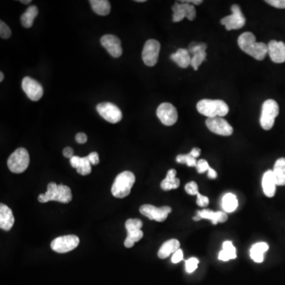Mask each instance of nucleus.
Here are the masks:
<instances>
[{
	"instance_id": "21",
	"label": "nucleus",
	"mask_w": 285,
	"mask_h": 285,
	"mask_svg": "<svg viewBox=\"0 0 285 285\" xmlns=\"http://www.w3.org/2000/svg\"><path fill=\"white\" fill-rule=\"evenodd\" d=\"M197 216L202 219H207L212 221L213 224H217L218 223L226 222L228 218L227 214L224 212H213L211 210L204 209L202 211H198Z\"/></svg>"
},
{
	"instance_id": "8",
	"label": "nucleus",
	"mask_w": 285,
	"mask_h": 285,
	"mask_svg": "<svg viewBox=\"0 0 285 285\" xmlns=\"http://www.w3.org/2000/svg\"><path fill=\"white\" fill-rule=\"evenodd\" d=\"M232 15H228L221 19V24L224 25L227 30H239L244 27L245 19L239 5L231 6Z\"/></svg>"
},
{
	"instance_id": "46",
	"label": "nucleus",
	"mask_w": 285,
	"mask_h": 285,
	"mask_svg": "<svg viewBox=\"0 0 285 285\" xmlns=\"http://www.w3.org/2000/svg\"><path fill=\"white\" fill-rule=\"evenodd\" d=\"M208 171V177L210 179H216L217 178V173L212 168L210 167Z\"/></svg>"
},
{
	"instance_id": "24",
	"label": "nucleus",
	"mask_w": 285,
	"mask_h": 285,
	"mask_svg": "<svg viewBox=\"0 0 285 285\" xmlns=\"http://www.w3.org/2000/svg\"><path fill=\"white\" fill-rule=\"evenodd\" d=\"M273 173L277 185H285V158H281L276 161Z\"/></svg>"
},
{
	"instance_id": "18",
	"label": "nucleus",
	"mask_w": 285,
	"mask_h": 285,
	"mask_svg": "<svg viewBox=\"0 0 285 285\" xmlns=\"http://www.w3.org/2000/svg\"><path fill=\"white\" fill-rule=\"evenodd\" d=\"M15 224V217L12 210L3 204H0V227L2 230L9 231Z\"/></svg>"
},
{
	"instance_id": "25",
	"label": "nucleus",
	"mask_w": 285,
	"mask_h": 285,
	"mask_svg": "<svg viewBox=\"0 0 285 285\" xmlns=\"http://www.w3.org/2000/svg\"><path fill=\"white\" fill-rule=\"evenodd\" d=\"M177 171L174 169L169 170L164 180L162 181L161 188L165 191L178 189L180 180L176 178Z\"/></svg>"
},
{
	"instance_id": "3",
	"label": "nucleus",
	"mask_w": 285,
	"mask_h": 285,
	"mask_svg": "<svg viewBox=\"0 0 285 285\" xmlns=\"http://www.w3.org/2000/svg\"><path fill=\"white\" fill-rule=\"evenodd\" d=\"M197 111L207 118H223L228 113L229 107L222 100L203 99L197 105Z\"/></svg>"
},
{
	"instance_id": "35",
	"label": "nucleus",
	"mask_w": 285,
	"mask_h": 285,
	"mask_svg": "<svg viewBox=\"0 0 285 285\" xmlns=\"http://www.w3.org/2000/svg\"><path fill=\"white\" fill-rule=\"evenodd\" d=\"M142 222L139 219H129L125 223V228L127 231L141 230Z\"/></svg>"
},
{
	"instance_id": "20",
	"label": "nucleus",
	"mask_w": 285,
	"mask_h": 285,
	"mask_svg": "<svg viewBox=\"0 0 285 285\" xmlns=\"http://www.w3.org/2000/svg\"><path fill=\"white\" fill-rule=\"evenodd\" d=\"M277 183L275 180L273 170H268L265 173L262 178V188L265 196L268 197H274L276 193Z\"/></svg>"
},
{
	"instance_id": "32",
	"label": "nucleus",
	"mask_w": 285,
	"mask_h": 285,
	"mask_svg": "<svg viewBox=\"0 0 285 285\" xmlns=\"http://www.w3.org/2000/svg\"><path fill=\"white\" fill-rule=\"evenodd\" d=\"M206 57H207L206 52H201V53H197L193 55V57L191 60V66L193 67V69L197 71L198 67L201 66L204 61H205Z\"/></svg>"
},
{
	"instance_id": "47",
	"label": "nucleus",
	"mask_w": 285,
	"mask_h": 285,
	"mask_svg": "<svg viewBox=\"0 0 285 285\" xmlns=\"http://www.w3.org/2000/svg\"><path fill=\"white\" fill-rule=\"evenodd\" d=\"M189 155H192L193 158L199 157V155H201V149L199 148H193L192 151H190Z\"/></svg>"
},
{
	"instance_id": "7",
	"label": "nucleus",
	"mask_w": 285,
	"mask_h": 285,
	"mask_svg": "<svg viewBox=\"0 0 285 285\" xmlns=\"http://www.w3.org/2000/svg\"><path fill=\"white\" fill-rule=\"evenodd\" d=\"M80 242V239L76 235H64L55 239L51 243V248L57 253L65 254L77 248Z\"/></svg>"
},
{
	"instance_id": "11",
	"label": "nucleus",
	"mask_w": 285,
	"mask_h": 285,
	"mask_svg": "<svg viewBox=\"0 0 285 285\" xmlns=\"http://www.w3.org/2000/svg\"><path fill=\"white\" fill-rule=\"evenodd\" d=\"M172 209L169 206H163L161 208H156L151 204H143L140 208V212L142 215L151 220L157 222H163L167 218L168 215Z\"/></svg>"
},
{
	"instance_id": "45",
	"label": "nucleus",
	"mask_w": 285,
	"mask_h": 285,
	"mask_svg": "<svg viewBox=\"0 0 285 285\" xmlns=\"http://www.w3.org/2000/svg\"><path fill=\"white\" fill-rule=\"evenodd\" d=\"M63 155L64 157L71 160V158L74 156L73 149L70 147H65V148L63 149Z\"/></svg>"
},
{
	"instance_id": "36",
	"label": "nucleus",
	"mask_w": 285,
	"mask_h": 285,
	"mask_svg": "<svg viewBox=\"0 0 285 285\" xmlns=\"http://www.w3.org/2000/svg\"><path fill=\"white\" fill-rule=\"evenodd\" d=\"M198 264H199V260L197 258H189V260L185 262V268H186L187 273H193L197 269Z\"/></svg>"
},
{
	"instance_id": "22",
	"label": "nucleus",
	"mask_w": 285,
	"mask_h": 285,
	"mask_svg": "<svg viewBox=\"0 0 285 285\" xmlns=\"http://www.w3.org/2000/svg\"><path fill=\"white\" fill-rule=\"evenodd\" d=\"M180 248V243L177 239H170L164 243L158 252V257L160 259H165L171 254H174Z\"/></svg>"
},
{
	"instance_id": "34",
	"label": "nucleus",
	"mask_w": 285,
	"mask_h": 285,
	"mask_svg": "<svg viewBox=\"0 0 285 285\" xmlns=\"http://www.w3.org/2000/svg\"><path fill=\"white\" fill-rule=\"evenodd\" d=\"M206 49H207V44L203 42H192L188 48L189 53L193 55L201 53V52H206Z\"/></svg>"
},
{
	"instance_id": "33",
	"label": "nucleus",
	"mask_w": 285,
	"mask_h": 285,
	"mask_svg": "<svg viewBox=\"0 0 285 285\" xmlns=\"http://www.w3.org/2000/svg\"><path fill=\"white\" fill-rule=\"evenodd\" d=\"M177 162L178 163L186 164L187 166L193 167V166H197V161L195 158H193L192 155L189 154L187 155H179L177 156Z\"/></svg>"
},
{
	"instance_id": "48",
	"label": "nucleus",
	"mask_w": 285,
	"mask_h": 285,
	"mask_svg": "<svg viewBox=\"0 0 285 285\" xmlns=\"http://www.w3.org/2000/svg\"><path fill=\"white\" fill-rule=\"evenodd\" d=\"M181 2H185V3H193V4L195 5H200L202 4L203 1L202 0H182Z\"/></svg>"
},
{
	"instance_id": "29",
	"label": "nucleus",
	"mask_w": 285,
	"mask_h": 285,
	"mask_svg": "<svg viewBox=\"0 0 285 285\" xmlns=\"http://www.w3.org/2000/svg\"><path fill=\"white\" fill-rule=\"evenodd\" d=\"M38 9L36 6H30L21 16V25L25 28L31 27L34 19L38 16Z\"/></svg>"
},
{
	"instance_id": "4",
	"label": "nucleus",
	"mask_w": 285,
	"mask_h": 285,
	"mask_svg": "<svg viewBox=\"0 0 285 285\" xmlns=\"http://www.w3.org/2000/svg\"><path fill=\"white\" fill-rule=\"evenodd\" d=\"M136 178L131 171H124L116 177L112 185L111 192L113 197L117 198H124L130 193Z\"/></svg>"
},
{
	"instance_id": "26",
	"label": "nucleus",
	"mask_w": 285,
	"mask_h": 285,
	"mask_svg": "<svg viewBox=\"0 0 285 285\" xmlns=\"http://www.w3.org/2000/svg\"><path fill=\"white\" fill-rule=\"evenodd\" d=\"M268 249V244L265 243L254 244L250 249V257L257 263H262L264 261V254Z\"/></svg>"
},
{
	"instance_id": "30",
	"label": "nucleus",
	"mask_w": 285,
	"mask_h": 285,
	"mask_svg": "<svg viewBox=\"0 0 285 285\" xmlns=\"http://www.w3.org/2000/svg\"><path fill=\"white\" fill-rule=\"evenodd\" d=\"M238 200L232 193H226L223 197L222 206L225 212H233L238 208Z\"/></svg>"
},
{
	"instance_id": "37",
	"label": "nucleus",
	"mask_w": 285,
	"mask_h": 285,
	"mask_svg": "<svg viewBox=\"0 0 285 285\" xmlns=\"http://www.w3.org/2000/svg\"><path fill=\"white\" fill-rule=\"evenodd\" d=\"M0 37L2 39H8L11 38V30L8 25L5 23L4 21H0Z\"/></svg>"
},
{
	"instance_id": "42",
	"label": "nucleus",
	"mask_w": 285,
	"mask_h": 285,
	"mask_svg": "<svg viewBox=\"0 0 285 285\" xmlns=\"http://www.w3.org/2000/svg\"><path fill=\"white\" fill-rule=\"evenodd\" d=\"M87 158H88L89 161H90L91 165H94V166L98 165V164L99 163V161H100V160H99V154L95 152H95H91V153L89 154Z\"/></svg>"
},
{
	"instance_id": "44",
	"label": "nucleus",
	"mask_w": 285,
	"mask_h": 285,
	"mask_svg": "<svg viewBox=\"0 0 285 285\" xmlns=\"http://www.w3.org/2000/svg\"><path fill=\"white\" fill-rule=\"evenodd\" d=\"M76 141L79 143H85L87 141V136L83 132H79L76 134Z\"/></svg>"
},
{
	"instance_id": "49",
	"label": "nucleus",
	"mask_w": 285,
	"mask_h": 285,
	"mask_svg": "<svg viewBox=\"0 0 285 285\" xmlns=\"http://www.w3.org/2000/svg\"><path fill=\"white\" fill-rule=\"evenodd\" d=\"M4 79V76H3V73L2 72H0V82H2V80Z\"/></svg>"
},
{
	"instance_id": "6",
	"label": "nucleus",
	"mask_w": 285,
	"mask_h": 285,
	"mask_svg": "<svg viewBox=\"0 0 285 285\" xmlns=\"http://www.w3.org/2000/svg\"><path fill=\"white\" fill-rule=\"evenodd\" d=\"M279 114V105L273 99H268L262 105L260 124L265 130H270L274 125L275 119Z\"/></svg>"
},
{
	"instance_id": "27",
	"label": "nucleus",
	"mask_w": 285,
	"mask_h": 285,
	"mask_svg": "<svg viewBox=\"0 0 285 285\" xmlns=\"http://www.w3.org/2000/svg\"><path fill=\"white\" fill-rule=\"evenodd\" d=\"M93 11L101 16L109 15L111 10L110 2L108 0H90Z\"/></svg>"
},
{
	"instance_id": "17",
	"label": "nucleus",
	"mask_w": 285,
	"mask_h": 285,
	"mask_svg": "<svg viewBox=\"0 0 285 285\" xmlns=\"http://www.w3.org/2000/svg\"><path fill=\"white\" fill-rule=\"evenodd\" d=\"M268 54L274 63L285 62V44L282 41H271L268 44Z\"/></svg>"
},
{
	"instance_id": "13",
	"label": "nucleus",
	"mask_w": 285,
	"mask_h": 285,
	"mask_svg": "<svg viewBox=\"0 0 285 285\" xmlns=\"http://www.w3.org/2000/svg\"><path fill=\"white\" fill-rule=\"evenodd\" d=\"M21 88L32 101H39L44 94L41 84L30 77L24 78L21 82Z\"/></svg>"
},
{
	"instance_id": "43",
	"label": "nucleus",
	"mask_w": 285,
	"mask_h": 285,
	"mask_svg": "<svg viewBox=\"0 0 285 285\" xmlns=\"http://www.w3.org/2000/svg\"><path fill=\"white\" fill-rule=\"evenodd\" d=\"M183 259V252L182 249H178L176 253H174L172 257V262L174 264L180 262Z\"/></svg>"
},
{
	"instance_id": "39",
	"label": "nucleus",
	"mask_w": 285,
	"mask_h": 285,
	"mask_svg": "<svg viewBox=\"0 0 285 285\" xmlns=\"http://www.w3.org/2000/svg\"><path fill=\"white\" fill-rule=\"evenodd\" d=\"M197 172L199 174H203V173L206 172L207 170H208L210 166L208 165V162L204 160H201L197 162Z\"/></svg>"
},
{
	"instance_id": "15",
	"label": "nucleus",
	"mask_w": 285,
	"mask_h": 285,
	"mask_svg": "<svg viewBox=\"0 0 285 285\" xmlns=\"http://www.w3.org/2000/svg\"><path fill=\"white\" fill-rule=\"evenodd\" d=\"M172 11L174 12V15H173L174 22L181 21L184 18H187L190 21H193L195 19L196 15H197L194 6L189 3H185V2H182V3L176 2L172 6Z\"/></svg>"
},
{
	"instance_id": "28",
	"label": "nucleus",
	"mask_w": 285,
	"mask_h": 285,
	"mask_svg": "<svg viewBox=\"0 0 285 285\" xmlns=\"http://www.w3.org/2000/svg\"><path fill=\"white\" fill-rule=\"evenodd\" d=\"M236 258V249L232 243L226 241L223 244V249L219 254V259L223 262H227L231 259Z\"/></svg>"
},
{
	"instance_id": "40",
	"label": "nucleus",
	"mask_w": 285,
	"mask_h": 285,
	"mask_svg": "<svg viewBox=\"0 0 285 285\" xmlns=\"http://www.w3.org/2000/svg\"><path fill=\"white\" fill-rule=\"evenodd\" d=\"M197 196V204L200 207H206V206L208 205L209 200H208V197L202 195L201 193H198Z\"/></svg>"
},
{
	"instance_id": "1",
	"label": "nucleus",
	"mask_w": 285,
	"mask_h": 285,
	"mask_svg": "<svg viewBox=\"0 0 285 285\" xmlns=\"http://www.w3.org/2000/svg\"><path fill=\"white\" fill-rule=\"evenodd\" d=\"M238 44L244 53L258 61L264 60L268 54V45L263 42L256 41L255 36L250 32L241 34L238 39Z\"/></svg>"
},
{
	"instance_id": "16",
	"label": "nucleus",
	"mask_w": 285,
	"mask_h": 285,
	"mask_svg": "<svg viewBox=\"0 0 285 285\" xmlns=\"http://www.w3.org/2000/svg\"><path fill=\"white\" fill-rule=\"evenodd\" d=\"M101 44L110 56L118 58L122 54V42L119 38L112 34H106L101 38Z\"/></svg>"
},
{
	"instance_id": "2",
	"label": "nucleus",
	"mask_w": 285,
	"mask_h": 285,
	"mask_svg": "<svg viewBox=\"0 0 285 285\" xmlns=\"http://www.w3.org/2000/svg\"><path fill=\"white\" fill-rule=\"evenodd\" d=\"M71 200L72 193L69 187L63 184H57L54 183H49L47 186L46 193L38 197V201L41 203H47L53 201L67 204L71 202Z\"/></svg>"
},
{
	"instance_id": "41",
	"label": "nucleus",
	"mask_w": 285,
	"mask_h": 285,
	"mask_svg": "<svg viewBox=\"0 0 285 285\" xmlns=\"http://www.w3.org/2000/svg\"><path fill=\"white\" fill-rule=\"evenodd\" d=\"M265 2L276 8L285 9V0H267Z\"/></svg>"
},
{
	"instance_id": "12",
	"label": "nucleus",
	"mask_w": 285,
	"mask_h": 285,
	"mask_svg": "<svg viewBox=\"0 0 285 285\" xmlns=\"http://www.w3.org/2000/svg\"><path fill=\"white\" fill-rule=\"evenodd\" d=\"M156 113L160 122L164 125H173L178 121V115L177 109L170 103H162L161 105L158 107Z\"/></svg>"
},
{
	"instance_id": "19",
	"label": "nucleus",
	"mask_w": 285,
	"mask_h": 285,
	"mask_svg": "<svg viewBox=\"0 0 285 285\" xmlns=\"http://www.w3.org/2000/svg\"><path fill=\"white\" fill-rule=\"evenodd\" d=\"M70 163L71 166L76 168L77 172L81 175H87L91 172V163L89 161L88 158L79 157V156H73L70 160Z\"/></svg>"
},
{
	"instance_id": "10",
	"label": "nucleus",
	"mask_w": 285,
	"mask_h": 285,
	"mask_svg": "<svg viewBox=\"0 0 285 285\" xmlns=\"http://www.w3.org/2000/svg\"><path fill=\"white\" fill-rule=\"evenodd\" d=\"M97 111L103 119L112 124H116L122 119L121 109L113 103L102 102L97 105Z\"/></svg>"
},
{
	"instance_id": "51",
	"label": "nucleus",
	"mask_w": 285,
	"mask_h": 285,
	"mask_svg": "<svg viewBox=\"0 0 285 285\" xmlns=\"http://www.w3.org/2000/svg\"><path fill=\"white\" fill-rule=\"evenodd\" d=\"M21 2H22V3H24V4H29V3H30V2H31V1H30V0H29V1H21Z\"/></svg>"
},
{
	"instance_id": "50",
	"label": "nucleus",
	"mask_w": 285,
	"mask_h": 285,
	"mask_svg": "<svg viewBox=\"0 0 285 285\" xmlns=\"http://www.w3.org/2000/svg\"><path fill=\"white\" fill-rule=\"evenodd\" d=\"M201 217H200V216H195V217H193V220H195V221H198V220H201Z\"/></svg>"
},
{
	"instance_id": "14",
	"label": "nucleus",
	"mask_w": 285,
	"mask_h": 285,
	"mask_svg": "<svg viewBox=\"0 0 285 285\" xmlns=\"http://www.w3.org/2000/svg\"><path fill=\"white\" fill-rule=\"evenodd\" d=\"M206 125L211 132L215 134L229 137L233 133V128L226 120L222 118H208Z\"/></svg>"
},
{
	"instance_id": "52",
	"label": "nucleus",
	"mask_w": 285,
	"mask_h": 285,
	"mask_svg": "<svg viewBox=\"0 0 285 285\" xmlns=\"http://www.w3.org/2000/svg\"><path fill=\"white\" fill-rule=\"evenodd\" d=\"M137 2H145V0H137Z\"/></svg>"
},
{
	"instance_id": "9",
	"label": "nucleus",
	"mask_w": 285,
	"mask_h": 285,
	"mask_svg": "<svg viewBox=\"0 0 285 285\" xmlns=\"http://www.w3.org/2000/svg\"><path fill=\"white\" fill-rule=\"evenodd\" d=\"M160 48L161 45L158 41L151 39L146 41L142 52V59L146 65L153 67L157 63Z\"/></svg>"
},
{
	"instance_id": "38",
	"label": "nucleus",
	"mask_w": 285,
	"mask_h": 285,
	"mask_svg": "<svg viewBox=\"0 0 285 285\" xmlns=\"http://www.w3.org/2000/svg\"><path fill=\"white\" fill-rule=\"evenodd\" d=\"M184 189L189 195H197L199 193L198 186H197V184L195 182H190V183L185 184Z\"/></svg>"
},
{
	"instance_id": "5",
	"label": "nucleus",
	"mask_w": 285,
	"mask_h": 285,
	"mask_svg": "<svg viewBox=\"0 0 285 285\" xmlns=\"http://www.w3.org/2000/svg\"><path fill=\"white\" fill-rule=\"evenodd\" d=\"M30 165V155L27 150L20 147L15 150L7 160L9 170L15 174H21L26 170Z\"/></svg>"
},
{
	"instance_id": "31",
	"label": "nucleus",
	"mask_w": 285,
	"mask_h": 285,
	"mask_svg": "<svg viewBox=\"0 0 285 285\" xmlns=\"http://www.w3.org/2000/svg\"><path fill=\"white\" fill-rule=\"evenodd\" d=\"M128 236L124 241V246L127 248H132L135 243L140 241L143 236V233L141 230L127 231Z\"/></svg>"
},
{
	"instance_id": "23",
	"label": "nucleus",
	"mask_w": 285,
	"mask_h": 285,
	"mask_svg": "<svg viewBox=\"0 0 285 285\" xmlns=\"http://www.w3.org/2000/svg\"><path fill=\"white\" fill-rule=\"evenodd\" d=\"M170 58L179 67L183 68H186L191 65L192 58L190 57V53H189L188 49H185V48H179L177 50L176 53L171 54Z\"/></svg>"
}]
</instances>
